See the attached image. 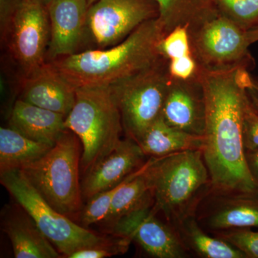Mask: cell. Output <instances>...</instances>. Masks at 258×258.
<instances>
[{
    "label": "cell",
    "mask_w": 258,
    "mask_h": 258,
    "mask_svg": "<svg viewBox=\"0 0 258 258\" xmlns=\"http://www.w3.org/2000/svg\"><path fill=\"white\" fill-rule=\"evenodd\" d=\"M240 68L208 70L198 66L205 102L203 154L214 192L258 191L242 143L245 91L239 77Z\"/></svg>",
    "instance_id": "1"
},
{
    "label": "cell",
    "mask_w": 258,
    "mask_h": 258,
    "mask_svg": "<svg viewBox=\"0 0 258 258\" xmlns=\"http://www.w3.org/2000/svg\"><path fill=\"white\" fill-rule=\"evenodd\" d=\"M165 36L159 18L152 19L117 45L78 52L50 62L76 88L109 87L164 57L159 45Z\"/></svg>",
    "instance_id": "2"
},
{
    "label": "cell",
    "mask_w": 258,
    "mask_h": 258,
    "mask_svg": "<svg viewBox=\"0 0 258 258\" xmlns=\"http://www.w3.org/2000/svg\"><path fill=\"white\" fill-rule=\"evenodd\" d=\"M139 171L147 180L154 210L175 226L193 215L199 198L211 186L202 150L151 157Z\"/></svg>",
    "instance_id": "3"
},
{
    "label": "cell",
    "mask_w": 258,
    "mask_h": 258,
    "mask_svg": "<svg viewBox=\"0 0 258 258\" xmlns=\"http://www.w3.org/2000/svg\"><path fill=\"white\" fill-rule=\"evenodd\" d=\"M82 144L81 167L87 173L116 147L123 132L121 115L109 87L76 90V101L64 120Z\"/></svg>",
    "instance_id": "4"
},
{
    "label": "cell",
    "mask_w": 258,
    "mask_h": 258,
    "mask_svg": "<svg viewBox=\"0 0 258 258\" xmlns=\"http://www.w3.org/2000/svg\"><path fill=\"white\" fill-rule=\"evenodd\" d=\"M0 30L20 80L46 62L50 27L42 0H0Z\"/></svg>",
    "instance_id": "5"
},
{
    "label": "cell",
    "mask_w": 258,
    "mask_h": 258,
    "mask_svg": "<svg viewBox=\"0 0 258 258\" xmlns=\"http://www.w3.org/2000/svg\"><path fill=\"white\" fill-rule=\"evenodd\" d=\"M78 139L66 129L47 154L20 169L52 208L69 217L76 215L82 206Z\"/></svg>",
    "instance_id": "6"
},
{
    "label": "cell",
    "mask_w": 258,
    "mask_h": 258,
    "mask_svg": "<svg viewBox=\"0 0 258 258\" xmlns=\"http://www.w3.org/2000/svg\"><path fill=\"white\" fill-rule=\"evenodd\" d=\"M169 62L163 57L150 67L109 86L121 115L123 132L137 142L162 114L171 79Z\"/></svg>",
    "instance_id": "7"
},
{
    "label": "cell",
    "mask_w": 258,
    "mask_h": 258,
    "mask_svg": "<svg viewBox=\"0 0 258 258\" xmlns=\"http://www.w3.org/2000/svg\"><path fill=\"white\" fill-rule=\"evenodd\" d=\"M0 177L2 184L35 220L42 233L62 257L69 258L80 249L111 240L77 225L69 217L52 208L20 169L2 173Z\"/></svg>",
    "instance_id": "8"
},
{
    "label": "cell",
    "mask_w": 258,
    "mask_h": 258,
    "mask_svg": "<svg viewBox=\"0 0 258 258\" xmlns=\"http://www.w3.org/2000/svg\"><path fill=\"white\" fill-rule=\"evenodd\" d=\"M189 35L191 54L203 69L249 70L254 66L247 31L219 13L189 30Z\"/></svg>",
    "instance_id": "9"
},
{
    "label": "cell",
    "mask_w": 258,
    "mask_h": 258,
    "mask_svg": "<svg viewBox=\"0 0 258 258\" xmlns=\"http://www.w3.org/2000/svg\"><path fill=\"white\" fill-rule=\"evenodd\" d=\"M159 17L156 0H96L88 8L86 32L95 49L107 48L123 41L145 22Z\"/></svg>",
    "instance_id": "10"
},
{
    "label": "cell",
    "mask_w": 258,
    "mask_h": 258,
    "mask_svg": "<svg viewBox=\"0 0 258 258\" xmlns=\"http://www.w3.org/2000/svg\"><path fill=\"white\" fill-rule=\"evenodd\" d=\"M153 200L122 217L111 226L115 237L134 241L153 257L183 258L186 246L177 230L158 218Z\"/></svg>",
    "instance_id": "11"
},
{
    "label": "cell",
    "mask_w": 258,
    "mask_h": 258,
    "mask_svg": "<svg viewBox=\"0 0 258 258\" xmlns=\"http://www.w3.org/2000/svg\"><path fill=\"white\" fill-rule=\"evenodd\" d=\"M50 20L47 57L50 61L78 52L87 28L88 0H50L46 5Z\"/></svg>",
    "instance_id": "12"
},
{
    "label": "cell",
    "mask_w": 258,
    "mask_h": 258,
    "mask_svg": "<svg viewBox=\"0 0 258 258\" xmlns=\"http://www.w3.org/2000/svg\"><path fill=\"white\" fill-rule=\"evenodd\" d=\"M147 157L134 139H121L109 154L98 161L81 182L83 197L89 199L96 194L112 189L140 169Z\"/></svg>",
    "instance_id": "13"
},
{
    "label": "cell",
    "mask_w": 258,
    "mask_h": 258,
    "mask_svg": "<svg viewBox=\"0 0 258 258\" xmlns=\"http://www.w3.org/2000/svg\"><path fill=\"white\" fill-rule=\"evenodd\" d=\"M161 116L174 128L203 137L205 102L198 73L188 80L171 77Z\"/></svg>",
    "instance_id": "14"
},
{
    "label": "cell",
    "mask_w": 258,
    "mask_h": 258,
    "mask_svg": "<svg viewBox=\"0 0 258 258\" xmlns=\"http://www.w3.org/2000/svg\"><path fill=\"white\" fill-rule=\"evenodd\" d=\"M20 82V99L23 101L66 117L74 106L76 88L50 62H45Z\"/></svg>",
    "instance_id": "15"
},
{
    "label": "cell",
    "mask_w": 258,
    "mask_h": 258,
    "mask_svg": "<svg viewBox=\"0 0 258 258\" xmlns=\"http://www.w3.org/2000/svg\"><path fill=\"white\" fill-rule=\"evenodd\" d=\"M2 229L10 239L15 257H62L21 206H8L3 210Z\"/></svg>",
    "instance_id": "16"
},
{
    "label": "cell",
    "mask_w": 258,
    "mask_h": 258,
    "mask_svg": "<svg viewBox=\"0 0 258 258\" xmlns=\"http://www.w3.org/2000/svg\"><path fill=\"white\" fill-rule=\"evenodd\" d=\"M202 220L215 232L258 227V191L219 193Z\"/></svg>",
    "instance_id": "17"
},
{
    "label": "cell",
    "mask_w": 258,
    "mask_h": 258,
    "mask_svg": "<svg viewBox=\"0 0 258 258\" xmlns=\"http://www.w3.org/2000/svg\"><path fill=\"white\" fill-rule=\"evenodd\" d=\"M66 117L60 113L17 100L10 112V128L25 137L54 145L66 130Z\"/></svg>",
    "instance_id": "18"
},
{
    "label": "cell",
    "mask_w": 258,
    "mask_h": 258,
    "mask_svg": "<svg viewBox=\"0 0 258 258\" xmlns=\"http://www.w3.org/2000/svg\"><path fill=\"white\" fill-rule=\"evenodd\" d=\"M137 143L146 155L159 157L184 151H203L204 137L174 128L160 116L144 132Z\"/></svg>",
    "instance_id": "19"
},
{
    "label": "cell",
    "mask_w": 258,
    "mask_h": 258,
    "mask_svg": "<svg viewBox=\"0 0 258 258\" xmlns=\"http://www.w3.org/2000/svg\"><path fill=\"white\" fill-rule=\"evenodd\" d=\"M88 1L91 5L96 0ZM156 2L159 8V20L166 36L178 27H187L189 31L218 15L215 0H156Z\"/></svg>",
    "instance_id": "20"
},
{
    "label": "cell",
    "mask_w": 258,
    "mask_h": 258,
    "mask_svg": "<svg viewBox=\"0 0 258 258\" xmlns=\"http://www.w3.org/2000/svg\"><path fill=\"white\" fill-rule=\"evenodd\" d=\"M54 145L36 142L8 127L0 128V174L38 160Z\"/></svg>",
    "instance_id": "21"
},
{
    "label": "cell",
    "mask_w": 258,
    "mask_h": 258,
    "mask_svg": "<svg viewBox=\"0 0 258 258\" xmlns=\"http://www.w3.org/2000/svg\"><path fill=\"white\" fill-rule=\"evenodd\" d=\"M186 246L205 258H247L238 248L220 237H212L202 228L193 215L185 217L175 226Z\"/></svg>",
    "instance_id": "22"
},
{
    "label": "cell",
    "mask_w": 258,
    "mask_h": 258,
    "mask_svg": "<svg viewBox=\"0 0 258 258\" xmlns=\"http://www.w3.org/2000/svg\"><path fill=\"white\" fill-rule=\"evenodd\" d=\"M152 200L147 180L138 169L118 185L105 222L111 227L122 217Z\"/></svg>",
    "instance_id": "23"
},
{
    "label": "cell",
    "mask_w": 258,
    "mask_h": 258,
    "mask_svg": "<svg viewBox=\"0 0 258 258\" xmlns=\"http://www.w3.org/2000/svg\"><path fill=\"white\" fill-rule=\"evenodd\" d=\"M219 14L245 31L258 26V0H215Z\"/></svg>",
    "instance_id": "24"
},
{
    "label": "cell",
    "mask_w": 258,
    "mask_h": 258,
    "mask_svg": "<svg viewBox=\"0 0 258 258\" xmlns=\"http://www.w3.org/2000/svg\"><path fill=\"white\" fill-rule=\"evenodd\" d=\"M118 185L112 189L96 194L88 199V203L81 210V226L88 228L89 226L106 220L109 215L112 201Z\"/></svg>",
    "instance_id": "25"
},
{
    "label": "cell",
    "mask_w": 258,
    "mask_h": 258,
    "mask_svg": "<svg viewBox=\"0 0 258 258\" xmlns=\"http://www.w3.org/2000/svg\"><path fill=\"white\" fill-rule=\"evenodd\" d=\"M159 50L169 60L192 55L187 27H178L168 34L161 40Z\"/></svg>",
    "instance_id": "26"
},
{
    "label": "cell",
    "mask_w": 258,
    "mask_h": 258,
    "mask_svg": "<svg viewBox=\"0 0 258 258\" xmlns=\"http://www.w3.org/2000/svg\"><path fill=\"white\" fill-rule=\"evenodd\" d=\"M223 239L242 251L247 258H258V231L239 229L217 232Z\"/></svg>",
    "instance_id": "27"
},
{
    "label": "cell",
    "mask_w": 258,
    "mask_h": 258,
    "mask_svg": "<svg viewBox=\"0 0 258 258\" xmlns=\"http://www.w3.org/2000/svg\"><path fill=\"white\" fill-rule=\"evenodd\" d=\"M242 136L244 152L258 149V112L251 104L246 92L242 105Z\"/></svg>",
    "instance_id": "28"
},
{
    "label": "cell",
    "mask_w": 258,
    "mask_h": 258,
    "mask_svg": "<svg viewBox=\"0 0 258 258\" xmlns=\"http://www.w3.org/2000/svg\"><path fill=\"white\" fill-rule=\"evenodd\" d=\"M132 241L125 237L110 240L105 243L97 244L76 251L69 258H105L124 254L128 249Z\"/></svg>",
    "instance_id": "29"
},
{
    "label": "cell",
    "mask_w": 258,
    "mask_h": 258,
    "mask_svg": "<svg viewBox=\"0 0 258 258\" xmlns=\"http://www.w3.org/2000/svg\"><path fill=\"white\" fill-rule=\"evenodd\" d=\"M198 71V64L192 55L169 60V71L171 77L188 80L195 77Z\"/></svg>",
    "instance_id": "30"
},
{
    "label": "cell",
    "mask_w": 258,
    "mask_h": 258,
    "mask_svg": "<svg viewBox=\"0 0 258 258\" xmlns=\"http://www.w3.org/2000/svg\"><path fill=\"white\" fill-rule=\"evenodd\" d=\"M248 71L245 68H240L239 69V77L249 101L254 109L258 112V81L251 76Z\"/></svg>",
    "instance_id": "31"
},
{
    "label": "cell",
    "mask_w": 258,
    "mask_h": 258,
    "mask_svg": "<svg viewBox=\"0 0 258 258\" xmlns=\"http://www.w3.org/2000/svg\"><path fill=\"white\" fill-rule=\"evenodd\" d=\"M244 156L249 173L258 186V149L245 151Z\"/></svg>",
    "instance_id": "32"
},
{
    "label": "cell",
    "mask_w": 258,
    "mask_h": 258,
    "mask_svg": "<svg viewBox=\"0 0 258 258\" xmlns=\"http://www.w3.org/2000/svg\"><path fill=\"white\" fill-rule=\"evenodd\" d=\"M247 40L250 45L258 42V26L252 30L247 31Z\"/></svg>",
    "instance_id": "33"
},
{
    "label": "cell",
    "mask_w": 258,
    "mask_h": 258,
    "mask_svg": "<svg viewBox=\"0 0 258 258\" xmlns=\"http://www.w3.org/2000/svg\"><path fill=\"white\" fill-rule=\"evenodd\" d=\"M42 2H43L44 3H45V5H47V3H49V2L50 1V0H42Z\"/></svg>",
    "instance_id": "34"
}]
</instances>
